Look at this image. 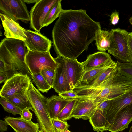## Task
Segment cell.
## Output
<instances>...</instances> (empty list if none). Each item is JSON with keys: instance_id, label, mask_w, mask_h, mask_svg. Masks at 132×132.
<instances>
[{"instance_id": "1", "label": "cell", "mask_w": 132, "mask_h": 132, "mask_svg": "<svg viewBox=\"0 0 132 132\" xmlns=\"http://www.w3.org/2000/svg\"><path fill=\"white\" fill-rule=\"evenodd\" d=\"M101 29L83 9H63L52 31L53 46L57 56L74 60L88 48Z\"/></svg>"}, {"instance_id": "2", "label": "cell", "mask_w": 132, "mask_h": 132, "mask_svg": "<svg viewBox=\"0 0 132 132\" xmlns=\"http://www.w3.org/2000/svg\"><path fill=\"white\" fill-rule=\"evenodd\" d=\"M28 50L23 41L5 38L0 43V59L11 65L9 78L19 72L26 74L32 81V75L25 62V57Z\"/></svg>"}, {"instance_id": "3", "label": "cell", "mask_w": 132, "mask_h": 132, "mask_svg": "<svg viewBox=\"0 0 132 132\" xmlns=\"http://www.w3.org/2000/svg\"><path fill=\"white\" fill-rule=\"evenodd\" d=\"M112 39L108 52L112 55L120 62H129L128 46L129 32L125 29L119 28L111 29Z\"/></svg>"}, {"instance_id": "4", "label": "cell", "mask_w": 132, "mask_h": 132, "mask_svg": "<svg viewBox=\"0 0 132 132\" xmlns=\"http://www.w3.org/2000/svg\"><path fill=\"white\" fill-rule=\"evenodd\" d=\"M25 62L32 74L40 73L44 69L55 70L57 64L50 52H40L28 50Z\"/></svg>"}, {"instance_id": "5", "label": "cell", "mask_w": 132, "mask_h": 132, "mask_svg": "<svg viewBox=\"0 0 132 132\" xmlns=\"http://www.w3.org/2000/svg\"><path fill=\"white\" fill-rule=\"evenodd\" d=\"M0 10L16 21L20 20L27 23L30 21V14L24 0H0Z\"/></svg>"}, {"instance_id": "6", "label": "cell", "mask_w": 132, "mask_h": 132, "mask_svg": "<svg viewBox=\"0 0 132 132\" xmlns=\"http://www.w3.org/2000/svg\"><path fill=\"white\" fill-rule=\"evenodd\" d=\"M31 81L26 74L19 72L14 74L5 82L2 87L0 97L5 98L16 94L25 93L27 91Z\"/></svg>"}, {"instance_id": "7", "label": "cell", "mask_w": 132, "mask_h": 132, "mask_svg": "<svg viewBox=\"0 0 132 132\" xmlns=\"http://www.w3.org/2000/svg\"><path fill=\"white\" fill-rule=\"evenodd\" d=\"M58 0H38L30 12V25L35 31L39 32L49 11Z\"/></svg>"}, {"instance_id": "8", "label": "cell", "mask_w": 132, "mask_h": 132, "mask_svg": "<svg viewBox=\"0 0 132 132\" xmlns=\"http://www.w3.org/2000/svg\"><path fill=\"white\" fill-rule=\"evenodd\" d=\"M132 104V89L119 96L110 100L109 107L106 111V130H108L118 113L126 106Z\"/></svg>"}, {"instance_id": "9", "label": "cell", "mask_w": 132, "mask_h": 132, "mask_svg": "<svg viewBox=\"0 0 132 132\" xmlns=\"http://www.w3.org/2000/svg\"><path fill=\"white\" fill-rule=\"evenodd\" d=\"M26 38L24 41L28 50L34 51L49 52L52 42L45 36L36 31L25 29Z\"/></svg>"}, {"instance_id": "10", "label": "cell", "mask_w": 132, "mask_h": 132, "mask_svg": "<svg viewBox=\"0 0 132 132\" xmlns=\"http://www.w3.org/2000/svg\"><path fill=\"white\" fill-rule=\"evenodd\" d=\"M64 71L71 90L78 85L84 72L82 63L62 57Z\"/></svg>"}, {"instance_id": "11", "label": "cell", "mask_w": 132, "mask_h": 132, "mask_svg": "<svg viewBox=\"0 0 132 132\" xmlns=\"http://www.w3.org/2000/svg\"><path fill=\"white\" fill-rule=\"evenodd\" d=\"M0 18L4 28L5 36L7 38L26 40L25 30L14 20L6 15L0 13Z\"/></svg>"}, {"instance_id": "12", "label": "cell", "mask_w": 132, "mask_h": 132, "mask_svg": "<svg viewBox=\"0 0 132 132\" xmlns=\"http://www.w3.org/2000/svg\"><path fill=\"white\" fill-rule=\"evenodd\" d=\"M54 58L57 65L55 69L54 79L52 88L58 94L72 91L64 71L62 57L58 56Z\"/></svg>"}, {"instance_id": "13", "label": "cell", "mask_w": 132, "mask_h": 132, "mask_svg": "<svg viewBox=\"0 0 132 132\" xmlns=\"http://www.w3.org/2000/svg\"><path fill=\"white\" fill-rule=\"evenodd\" d=\"M132 121V104L126 106L118 113L108 131L111 132L122 131L128 127Z\"/></svg>"}, {"instance_id": "14", "label": "cell", "mask_w": 132, "mask_h": 132, "mask_svg": "<svg viewBox=\"0 0 132 132\" xmlns=\"http://www.w3.org/2000/svg\"><path fill=\"white\" fill-rule=\"evenodd\" d=\"M98 105L91 100L78 99L70 118L89 120L91 114Z\"/></svg>"}, {"instance_id": "15", "label": "cell", "mask_w": 132, "mask_h": 132, "mask_svg": "<svg viewBox=\"0 0 132 132\" xmlns=\"http://www.w3.org/2000/svg\"><path fill=\"white\" fill-rule=\"evenodd\" d=\"M4 120L15 132H39V127L38 123L31 120L28 121L20 117L6 116Z\"/></svg>"}, {"instance_id": "16", "label": "cell", "mask_w": 132, "mask_h": 132, "mask_svg": "<svg viewBox=\"0 0 132 132\" xmlns=\"http://www.w3.org/2000/svg\"><path fill=\"white\" fill-rule=\"evenodd\" d=\"M71 100L65 99L56 95L48 98L46 106L51 119H57L60 113Z\"/></svg>"}, {"instance_id": "17", "label": "cell", "mask_w": 132, "mask_h": 132, "mask_svg": "<svg viewBox=\"0 0 132 132\" xmlns=\"http://www.w3.org/2000/svg\"><path fill=\"white\" fill-rule=\"evenodd\" d=\"M111 59L109 54L105 52L99 51L89 55L85 61L81 62L84 72L100 66Z\"/></svg>"}, {"instance_id": "18", "label": "cell", "mask_w": 132, "mask_h": 132, "mask_svg": "<svg viewBox=\"0 0 132 132\" xmlns=\"http://www.w3.org/2000/svg\"><path fill=\"white\" fill-rule=\"evenodd\" d=\"M113 32L110 30L100 29L97 32L95 37V44L97 50L105 52L110 47L111 43Z\"/></svg>"}, {"instance_id": "19", "label": "cell", "mask_w": 132, "mask_h": 132, "mask_svg": "<svg viewBox=\"0 0 132 132\" xmlns=\"http://www.w3.org/2000/svg\"><path fill=\"white\" fill-rule=\"evenodd\" d=\"M117 63L116 62L111 59L106 63L100 66L84 72L78 84H88L89 83L96 79L105 68Z\"/></svg>"}, {"instance_id": "20", "label": "cell", "mask_w": 132, "mask_h": 132, "mask_svg": "<svg viewBox=\"0 0 132 132\" xmlns=\"http://www.w3.org/2000/svg\"><path fill=\"white\" fill-rule=\"evenodd\" d=\"M117 63L106 68L93 81L88 84H78L76 86L75 88H91L96 87L117 70Z\"/></svg>"}, {"instance_id": "21", "label": "cell", "mask_w": 132, "mask_h": 132, "mask_svg": "<svg viewBox=\"0 0 132 132\" xmlns=\"http://www.w3.org/2000/svg\"><path fill=\"white\" fill-rule=\"evenodd\" d=\"M22 111L25 109H27L32 111V107L28 98L27 91L25 93L18 94L5 98Z\"/></svg>"}, {"instance_id": "22", "label": "cell", "mask_w": 132, "mask_h": 132, "mask_svg": "<svg viewBox=\"0 0 132 132\" xmlns=\"http://www.w3.org/2000/svg\"><path fill=\"white\" fill-rule=\"evenodd\" d=\"M61 0L57 1L51 8L47 13L43 22V27L48 26L59 17L63 9Z\"/></svg>"}, {"instance_id": "23", "label": "cell", "mask_w": 132, "mask_h": 132, "mask_svg": "<svg viewBox=\"0 0 132 132\" xmlns=\"http://www.w3.org/2000/svg\"><path fill=\"white\" fill-rule=\"evenodd\" d=\"M32 81L38 90L42 93H47L51 88L40 73L32 74Z\"/></svg>"}, {"instance_id": "24", "label": "cell", "mask_w": 132, "mask_h": 132, "mask_svg": "<svg viewBox=\"0 0 132 132\" xmlns=\"http://www.w3.org/2000/svg\"><path fill=\"white\" fill-rule=\"evenodd\" d=\"M77 100V98L71 99L60 113L57 119L63 121H66L70 119L72 112Z\"/></svg>"}, {"instance_id": "25", "label": "cell", "mask_w": 132, "mask_h": 132, "mask_svg": "<svg viewBox=\"0 0 132 132\" xmlns=\"http://www.w3.org/2000/svg\"><path fill=\"white\" fill-rule=\"evenodd\" d=\"M0 103L5 111L14 116L17 114L21 115L22 111L5 98L1 97Z\"/></svg>"}, {"instance_id": "26", "label": "cell", "mask_w": 132, "mask_h": 132, "mask_svg": "<svg viewBox=\"0 0 132 132\" xmlns=\"http://www.w3.org/2000/svg\"><path fill=\"white\" fill-rule=\"evenodd\" d=\"M118 72L122 75L132 80V63H123L117 61Z\"/></svg>"}, {"instance_id": "27", "label": "cell", "mask_w": 132, "mask_h": 132, "mask_svg": "<svg viewBox=\"0 0 132 132\" xmlns=\"http://www.w3.org/2000/svg\"><path fill=\"white\" fill-rule=\"evenodd\" d=\"M55 70L47 69H42L40 73L48 84L52 88L55 76Z\"/></svg>"}, {"instance_id": "28", "label": "cell", "mask_w": 132, "mask_h": 132, "mask_svg": "<svg viewBox=\"0 0 132 132\" xmlns=\"http://www.w3.org/2000/svg\"><path fill=\"white\" fill-rule=\"evenodd\" d=\"M54 127L56 129L65 131L70 126L65 121L57 119H51Z\"/></svg>"}, {"instance_id": "29", "label": "cell", "mask_w": 132, "mask_h": 132, "mask_svg": "<svg viewBox=\"0 0 132 132\" xmlns=\"http://www.w3.org/2000/svg\"><path fill=\"white\" fill-rule=\"evenodd\" d=\"M58 95L66 99L77 98L78 97L77 93L73 90L64 92Z\"/></svg>"}, {"instance_id": "30", "label": "cell", "mask_w": 132, "mask_h": 132, "mask_svg": "<svg viewBox=\"0 0 132 132\" xmlns=\"http://www.w3.org/2000/svg\"><path fill=\"white\" fill-rule=\"evenodd\" d=\"M29 109H25L22 111L20 118L26 120L30 121L32 118V114L30 112Z\"/></svg>"}, {"instance_id": "31", "label": "cell", "mask_w": 132, "mask_h": 132, "mask_svg": "<svg viewBox=\"0 0 132 132\" xmlns=\"http://www.w3.org/2000/svg\"><path fill=\"white\" fill-rule=\"evenodd\" d=\"M12 69V66L0 59V72H7Z\"/></svg>"}, {"instance_id": "32", "label": "cell", "mask_w": 132, "mask_h": 132, "mask_svg": "<svg viewBox=\"0 0 132 132\" xmlns=\"http://www.w3.org/2000/svg\"><path fill=\"white\" fill-rule=\"evenodd\" d=\"M119 20V13L116 11L112 12L110 15V19L111 24L112 25H115L118 23Z\"/></svg>"}, {"instance_id": "33", "label": "cell", "mask_w": 132, "mask_h": 132, "mask_svg": "<svg viewBox=\"0 0 132 132\" xmlns=\"http://www.w3.org/2000/svg\"><path fill=\"white\" fill-rule=\"evenodd\" d=\"M128 44L129 57V62L132 63V32L129 33Z\"/></svg>"}, {"instance_id": "34", "label": "cell", "mask_w": 132, "mask_h": 132, "mask_svg": "<svg viewBox=\"0 0 132 132\" xmlns=\"http://www.w3.org/2000/svg\"><path fill=\"white\" fill-rule=\"evenodd\" d=\"M110 102V100H105L100 103L96 108L100 109L107 110L109 107Z\"/></svg>"}, {"instance_id": "35", "label": "cell", "mask_w": 132, "mask_h": 132, "mask_svg": "<svg viewBox=\"0 0 132 132\" xmlns=\"http://www.w3.org/2000/svg\"><path fill=\"white\" fill-rule=\"evenodd\" d=\"M8 124L5 121L0 120V131L4 132L6 131L7 129Z\"/></svg>"}, {"instance_id": "36", "label": "cell", "mask_w": 132, "mask_h": 132, "mask_svg": "<svg viewBox=\"0 0 132 132\" xmlns=\"http://www.w3.org/2000/svg\"><path fill=\"white\" fill-rule=\"evenodd\" d=\"M8 79L6 72H0V83L5 82Z\"/></svg>"}, {"instance_id": "37", "label": "cell", "mask_w": 132, "mask_h": 132, "mask_svg": "<svg viewBox=\"0 0 132 132\" xmlns=\"http://www.w3.org/2000/svg\"><path fill=\"white\" fill-rule=\"evenodd\" d=\"M38 1V0H24V2L25 3L29 4L36 3Z\"/></svg>"}, {"instance_id": "38", "label": "cell", "mask_w": 132, "mask_h": 132, "mask_svg": "<svg viewBox=\"0 0 132 132\" xmlns=\"http://www.w3.org/2000/svg\"><path fill=\"white\" fill-rule=\"evenodd\" d=\"M56 129V131L57 132H71V131H70L68 130V129L66 130L65 131H62L61 130L58 129Z\"/></svg>"}, {"instance_id": "39", "label": "cell", "mask_w": 132, "mask_h": 132, "mask_svg": "<svg viewBox=\"0 0 132 132\" xmlns=\"http://www.w3.org/2000/svg\"><path fill=\"white\" fill-rule=\"evenodd\" d=\"M129 21L131 24L132 26V16L129 19Z\"/></svg>"}, {"instance_id": "40", "label": "cell", "mask_w": 132, "mask_h": 132, "mask_svg": "<svg viewBox=\"0 0 132 132\" xmlns=\"http://www.w3.org/2000/svg\"><path fill=\"white\" fill-rule=\"evenodd\" d=\"M129 132H132V126L131 127Z\"/></svg>"}, {"instance_id": "41", "label": "cell", "mask_w": 132, "mask_h": 132, "mask_svg": "<svg viewBox=\"0 0 132 132\" xmlns=\"http://www.w3.org/2000/svg\"><path fill=\"white\" fill-rule=\"evenodd\" d=\"M39 132H44L42 130H40Z\"/></svg>"}]
</instances>
